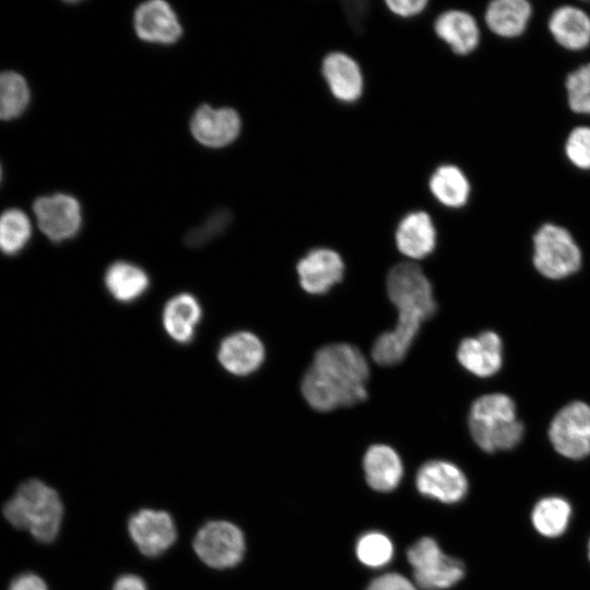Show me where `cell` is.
<instances>
[{
    "mask_svg": "<svg viewBox=\"0 0 590 590\" xmlns=\"http://www.w3.org/2000/svg\"><path fill=\"white\" fill-rule=\"evenodd\" d=\"M30 102V88L25 79L13 71L0 73V119L20 116Z\"/></svg>",
    "mask_w": 590,
    "mask_h": 590,
    "instance_id": "83f0119b",
    "label": "cell"
},
{
    "mask_svg": "<svg viewBox=\"0 0 590 590\" xmlns=\"http://www.w3.org/2000/svg\"><path fill=\"white\" fill-rule=\"evenodd\" d=\"M32 227L27 215L9 209L0 215V251L8 256L21 252L30 241Z\"/></svg>",
    "mask_w": 590,
    "mask_h": 590,
    "instance_id": "4316f807",
    "label": "cell"
},
{
    "mask_svg": "<svg viewBox=\"0 0 590 590\" xmlns=\"http://www.w3.org/2000/svg\"><path fill=\"white\" fill-rule=\"evenodd\" d=\"M548 27L555 40L567 49H582L590 43V17L576 7L565 5L555 10Z\"/></svg>",
    "mask_w": 590,
    "mask_h": 590,
    "instance_id": "cb8c5ba5",
    "label": "cell"
},
{
    "mask_svg": "<svg viewBox=\"0 0 590 590\" xmlns=\"http://www.w3.org/2000/svg\"><path fill=\"white\" fill-rule=\"evenodd\" d=\"M428 189L433 198L448 209L464 206L470 198L471 185L464 172L457 165H438L429 175Z\"/></svg>",
    "mask_w": 590,
    "mask_h": 590,
    "instance_id": "44dd1931",
    "label": "cell"
},
{
    "mask_svg": "<svg viewBox=\"0 0 590 590\" xmlns=\"http://www.w3.org/2000/svg\"><path fill=\"white\" fill-rule=\"evenodd\" d=\"M190 132L201 145L222 149L234 142L241 130L239 114L231 107L203 104L190 118Z\"/></svg>",
    "mask_w": 590,
    "mask_h": 590,
    "instance_id": "8fae6325",
    "label": "cell"
},
{
    "mask_svg": "<svg viewBox=\"0 0 590 590\" xmlns=\"http://www.w3.org/2000/svg\"><path fill=\"white\" fill-rule=\"evenodd\" d=\"M320 72L330 94L340 103H356L364 94L365 79L359 63L347 52L333 50L321 60Z\"/></svg>",
    "mask_w": 590,
    "mask_h": 590,
    "instance_id": "4fadbf2b",
    "label": "cell"
},
{
    "mask_svg": "<svg viewBox=\"0 0 590 590\" xmlns=\"http://www.w3.org/2000/svg\"><path fill=\"white\" fill-rule=\"evenodd\" d=\"M104 284L115 300L130 304L145 294L150 286V278L138 264L120 260L107 268Z\"/></svg>",
    "mask_w": 590,
    "mask_h": 590,
    "instance_id": "603a6c76",
    "label": "cell"
},
{
    "mask_svg": "<svg viewBox=\"0 0 590 590\" xmlns=\"http://www.w3.org/2000/svg\"><path fill=\"white\" fill-rule=\"evenodd\" d=\"M137 36L150 44L172 45L182 36V26L172 5L162 0L139 4L133 14Z\"/></svg>",
    "mask_w": 590,
    "mask_h": 590,
    "instance_id": "7c38bea8",
    "label": "cell"
},
{
    "mask_svg": "<svg viewBox=\"0 0 590 590\" xmlns=\"http://www.w3.org/2000/svg\"><path fill=\"white\" fill-rule=\"evenodd\" d=\"M197 556L209 567L232 568L238 565L246 551L243 531L225 520L206 522L197 532L193 542Z\"/></svg>",
    "mask_w": 590,
    "mask_h": 590,
    "instance_id": "52a82bcc",
    "label": "cell"
},
{
    "mask_svg": "<svg viewBox=\"0 0 590 590\" xmlns=\"http://www.w3.org/2000/svg\"><path fill=\"white\" fill-rule=\"evenodd\" d=\"M457 357L460 364L479 377L496 374L503 363V344L499 335L493 331H484L475 338L461 341Z\"/></svg>",
    "mask_w": 590,
    "mask_h": 590,
    "instance_id": "d6986e66",
    "label": "cell"
},
{
    "mask_svg": "<svg viewBox=\"0 0 590 590\" xmlns=\"http://www.w3.org/2000/svg\"><path fill=\"white\" fill-rule=\"evenodd\" d=\"M416 487L426 497L453 504L467 495L468 480L456 464L444 460H432L420 468L416 474Z\"/></svg>",
    "mask_w": 590,
    "mask_h": 590,
    "instance_id": "5bb4252c",
    "label": "cell"
},
{
    "mask_svg": "<svg viewBox=\"0 0 590 590\" xmlns=\"http://www.w3.org/2000/svg\"><path fill=\"white\" fill-rule=\"evenodd\" d=\"M8 590H48V586L40 576L27 571L15 576Z\"/></svg>",
    "mask_w": 590,
    "mask_h": 590,
    "instance_id": "d590c367",
    "label": "cell"
},
{
    "mask_svg": "<svg viewBox=\"0 0 590 590\" xmlns=\"http://www.w3.org/2000/svg\"><path fill=\"white\" fill-rule=\"evenodd\" d=\"M232 214L226 210H220L212 213L200 226L191 229L186 236V243L189 246H201L215 236L221 235L229 225Z\"/></svg>",
    "mask_w": 590,
    "mask_h": 590,
    "instance_id": "4dcf8cb0",
    "label": "cell"
},
{
    "mask_svg": "<svg viewBox=\"0 0 590 590\" xmlns=\"http://www.w3.org/2000/svg\"><path fill=\"white\" fill-rule=\"evenodd\" d=\"M533 263L546 278L562 279L576 272L581 253L571 235L563 227L545 224L533 237Z\"/></svg>",
    "mask_w": 590,
    "mask_h": 590,
    "instance_id": "5b68a950",
    "label": "cell"
},
{
    "mask_svg": "<svg viewBox=\"0 0 590 590\" xmlns=\"http://www.w3.org/2000/svg\"><path fill=\"white\" fill-rule=\"evenodd\" d=\"M356 555L368 567H382L391 560L393 545L386 534L375 531L367 532L357 541Z\"/></svg>",
    "mask_w": 590,
    "mask_h": 590,
    "instance_id": "f1b7e54d",
    "label": "cell"
},
{
    "mask_svg": "<svg viewBox=\"0 0 590 590\" xmlns=\"http://www.w3.org/2000/svg\"><path fill=\"white\" fill-rule=\"evenodd\" d=\"M566 88L570 108L576 113L590 114V63L567 76Z\"/></svg>",
    "mask_w": 590,
    "mask_h": 590,
    "instance_id": "f546056e",
    "label": "cell"
},
{
    "mask_svg": "<svg viewBox=\"0 0 590 590\" xmlns=\"http://www.w3.org/2000/svg\"><path fill=\"white\" fill-rule=\"evenodd\" d=\"M33 210L39 228L51 241L71 239L82 228V208L71 194L39 197L34 201Z\"/></svg>",
    "mask_w": 590,
    "mask_h": 590,
    "instance_id": "9c48e42d",
    "label": "cell"
},
{
    "mask_svg": "<svg viewBox=\"0 0 590 590\" xmlns=\"http://www.w3.org/2000/svg\"><path fill=\"white\" fill-rule=\"evenodd\" d=\"M469 427L475 444L486 452L516 447L524 430L517 420L514 401L503 393L476 399L470 410Z\"/></svg>",
    "mask_w": 590,
    "mask_h": 590,
    "instance_id": "277c9868",
    "label": "cell"
},
{
    "mask_svg": "<svg viewBox=\"0 0 590 590\" xmlns=\"http://www.w3.org/2000/svg\"><path fill=\"white\" fill-rule=\"evenodd\" d=\"M553 448L563 457L580 460L590 455V405L576 401L554 416L548 428Z\"/></svg>",
    "mask_w": 590,
    "mask_h": 590,
    "instance_id": "ba28073f",
    "label": "cell"
},
{
    "mask_svg": "<svg viewBox=\"0 0 590 590\" xmlns=\"http://www.w3.org/2000/svg\"><path fill=\"white\" fill-rule=\"evenodd\" d=\"M63 512L57 491L37 479L22 482L3 506L7 521L19 530L28 531L40 543L56 540Z\"/></svg>",
    "mask_w": 590,
    "mask_h": 590,
    "instance_id": "3957f363",
    "label": "cell"
},
{
    "mask_svg": "<svg viewBox=\"0 0 590 590\" xmlns=\"http://www.w3.org/2000/svg\"><path fill=\"white\" fill-rule=\"evenodd\" d=\"M201 318L202 307L198 298L189 293L169 298L162 312L165 332L179 344H188L194 339Z\"/></svg>",
    "mask_w": 590,
    "mask_h": 590,
    "instance_id": "ffe728a7",
    "label": "cell"
},
{
    "mask_svg": "<svg viewBox=\"0 0 590 590\" xmlns=\"http://www.w3.org/2000/svg\"><path fill=\"white\" fill-rule=\"evenodd\" d=\"M387 9L400 17H414L423 13L427 5V0H387Z\"/></svg>",
    "mask_w": 590,
    "mask_h": 590,
    "instance_id": "d6a6232c",
    "label": "cell"
},
{
    "mask_svg": "<svg viewBox=\"0 0 590 590\" xmlns=\"http://www.w3.org/2000/svg\"><path fill=\"white\" fill-rule=\"evenodd\" d=\"M416 583L425 590H445L464 576L463 564L442 553L432 538H422L408 550Z\"/></svg>",
    "mask_w": 590,
    "mask_h": 590,
    "instance_id": "8992f818",
    "label": "cell"
},
{
    "mask_svg": "<svg viewBox=\"0 0 590 590\" xmlns=\"http://www.w3.org/2000/svg\"><path fill=\"white\" fill-rule=\"evenodd\" d=\"M573 516L570 503L562 496L550 495L540 498L531 510V523L542 536L555 539L563 535Z\"/></svg>",
    "mask_w": 590,
    "mask_h": 590,
    "instance_id": "d4e9b609",
    "label": "cell"
},
{
    "mask_svg": "<svg viewBox=\"0 0 590 590\" xmlns=\"http://www.w3.org/2000/svg\"><path fill=\"white\" fill-rule=\"evenodd\" d=\"M264 357L263 343L249 331H237L225 337L217 350L221 366L235 376L255 373L262 365Z\"/></svg>",
    "mask_w": 590,
    "mask_h": 590,
    "instance_id": "2e32d148",
    "label": "cell"
},
{
    "mask_svg": "<svg viewBox=\"0 0 590 590\" xmlns=\"http://www.w3.org/2000/svg\"><path fill=\"white\" fill-rule=\"evenodd\" d=\"M531 7L524 0H495L485 11L488 28L503 37L520 35L530 19Z\"/></svg>",
    "mask_w": 590,
    "mask_h": 590,
    "instance_id": "484cf974",
    "label": "cell"
},
{
    "mask_svg": "<svg viewBox=\"0 0 590 590\" xmlns=\"http://www.w3.org/2000/svg\"><path fill=\"white\" fill-rule=\"evenodd\" d=\"M1 177H2V169H1V166H0V180H1Z\"/></svg>",
    "mask_w": 590,
    "mask_h": 590,
    "instance_id": "f35d334b",
    "label": "cell"
},
{
    "mask_svg": "<svg viewBox=\"0 0 590 590\" xmlns=\"http://www.w3.org/2000/svg\"><path fill=\"white\" fill-rule=\"evenodd\" d=\"M588 557H589V560H590V540H589V543H588Z\"/></svg>",
    "mask_w": 590,
    "mask_h": 590,
    "instance_id": "74e56055",
    "label": "cell"
},
{
    "mask_svg": "<svg viewBox=\"0 0 590 590\" xmlns=\"http://www.w3.org/2000/svg\"><path fill=\"white\" fill-rule=\"evenodd\" d=\"M436 228L432 216L416 210L406 213L398 223L394 239L399 251L411 259H423L436 246Z\"/></svg>",
    "mask_w": 590,
    "mask_h": 590,
    "instance_id": "e0dca14e",
    "label": "cell"
},
{
    "mask_svg": "<svg viewBox=\"0 0 590 590\" xmlns=\"http://www.w3.org/2000/svg\"><path fill=\"white\" fill-rule=\"evenodd\" d=\"M366 590H416V588L402 575L390 573L373 580Z\"/></svg>",
    "mask_w": 590,
    "mask_h": 590,
    "instance_id": "836d02e7",
    "label": "cell"
},
{
    "mask_svg": "<svg viewBox=\"0 0 590 590\" xmlns=\"http://www.w3.org/2000/svg\"><path fill=\"white\" fill-rule=\"evenodd\" d=\"M343 11L350 24L355 30H362L368 17L369 3L367 1H345Z\"/></svg>",
    "mask_w": 590,
    "mask_h": 590,
    "instance_id": "e575fe53",
    "label": "cell"
},
{
    "mask_svg": "<svg viewBox=\"0 0 590 590\" xmlns=\"http://www.w3.org/2000/svg\"><path fill=\"white\" fill-rule=\"evenodd\" d=\"M363 467L367 483L379 492L394 489L403 475L399 455L387 445L369 447L364 456Z\"/></svg>",
    "mask_w": 590,
    "mask_h": 590,
    "instance_id": "7402d4cb",
    "label": "cell"
},
{
    "mask_svg": "<svg viewBox=\"0 0 590 590\" xmlns=\"http://www.w3.org/2000/svg\"><path fill=\"white\" fill-rule=\"evenodd\" d=\"M433 28L435 35L459 56L471 54L480 43L479 25L473 15L464 10L442 11L436 16Z\"/></svg>",
    "mask_w": 590,
    "mask_h": 590,
    "instance_id": "ac0fdd59",
    "label": "cell"
},
{
    "mask_svg": "<svg viewBox=\"0 0 590 590\" xmlns=\"http://www.w3.org/2000/svg\"><path fill=\"white\" fill-rule=\"evenodd\" d=\"M111 590H148V587L141 577L127 574L117 578Z\"/></svg>",
    "mask_w": 590,
    "mask_h": 590,
    "instance_id": "8d00e7d4",
    "label": "cell"
},
{
    "mask_svg": "<svg viewBox=\"0 0 590 590\" xmlns=\"http://www.w3.org/2000/svg\"><path fill=\"white\" fill-rule=\"evenodd\" d=\"M566 154L580 168H590V128L578 127L567 138Z\"/></svg>",
    "mask_w": 590,
    "mask_h": 590,
    "instance_id": "1f68e13d",
    "label": "cell"
},
{
    "mask_svg": "<svg viewBox=\"0 0 590 590\" xmlns=\"http://www.w3.org/2000/svg\"><path fill=\"white\" fill-rule=\"evenodd\" d=\"M128 531L138 550L148 557L160 556L177 539L175 522L163 510L140 509L129 518Z\"/></svg>",
    "mask_w": 590,
    "mask_h": 590,
    "instance_id": "30bf717a",
    "label": "cell"
},
{
    "mask_svg": "<svg viewBox=\"0 0 590 590\" xmlns=\"http://www.w3.org/2000/svg\"><path fill=\"white\" fill-rule=\"evenodd\" d=\"M369 368L354 345L332 343L320 347L302 380L307 403L320 412L351 406L367 397Z\"/></svg>",
    "mask_w": 590,
    "mask_h": 590,
    "instance_id": "6da1fadb",
    "label": "cell"
},
{
    "mask_svg": "<svg viewBox=\"0 0 590 590\" xmlns=\"http://www.w3.org/2000/svg\"><path fill=\"white\" fill-rule=\"evenodd\" d=\"M387 292L399 316L396 327L380 334L371 349L374 359L382 366L396 365L404 358L421 324L437 307L432 284L415 263L394 266L387 278Z\"/></svg>",
    "mask_w": 590,
    "mask_h": 590,
    "instance_id": "7a4b0ae2",
    "label": "cell"
},
{
    "mask_svg": "<svg viewBox=\"0 0 590 590\" xmlns=\"http://www.w3.org/2000/svg\"><path fill=\"white\" fill-rule=\"evenodd\" d=\"M341 256L329 248H315L297 263L299 284L309 294L327 293L343 278Z\"/></svg>",
    "mask_w": 590,
    "mask_h": 590,
    "instance_id": "9a60e30c",
    "label": "cell"
}]
</instances>
